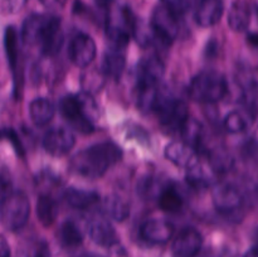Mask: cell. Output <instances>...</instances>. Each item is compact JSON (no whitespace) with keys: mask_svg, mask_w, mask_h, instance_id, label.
I'll use <instances>...</instances> for the list:
<instances>
[{"mask_svg":"<svg viewBox=\"0 0 258 257\" xmlns=\"http://www.w3.org/2000/svg\"><path fill=\"white\" fill-rule=\"evenodd\" d=\"M122 150L116 144H95L76 154L71 160V170L88 179H98L121 160Z\"/></svg>","mask_w":258,"mask_h":257,"instance_id":"obj_1","label":"cell"},{"mask_svg":"<svg viewBox=\"0 0 258 257\" xmlns=\"http://www.w3.org/2000/svg\"><path fill=\"white\" fill-rule=\"evenodd\" d=\"M23 42L39 45L45 54H54L62 45L60 20L47 14H32L24 20L22 28Z\"/></svg>","mask_w":258,"mask_h":257,"instance_id":"obj_2","label":"cell"},{"mask_svg":"<svg viewBox=\"0 0 258 257\" xmlns=\"http://www.w3.org/2000/svg\"><path fill=\"white\" fill-rule=\"evenodd\" d=\"M59 111L63 117L82 134H91L95 130L92 120L97 116V105L91 93L81 92L68 95L60 100Z\"/></svg>","mask_w":258,"mask_h":257,"instance_id":"obj_3","label":"cell"},{"mask_svg":"<svg viewBox=\"0 0 258 257\" xmlns=\"http://www.w3.org/2000/svg\"><path fill=\"white\" fill-rule=\"evenodd\" d=\"M228 91V83L222 73L217 71H202L188 86L191 100L202 103L219 102Z\"/></svg>","mask_w":258,"mask_h":257,"instance_id":"obj_4","label":"cell"},{"mask_svg":"<svg viewBox=\"0 0 258 257\" xmlns=\"http://www.w3.org/2000/svg\"><path fill=\"white\" fill-rule=\"evenodd\" d=\"M136 18L128 7H110L106 20V34L116 49H123L130 42Z\"/></svg>","mask_w":258,"mask_h":257,"instance_id":"obj_5","label":"cell"},{"mask_svg":"<svg viewBox=\"0 0 258 257\" xmlns=\"http://www.w3.org/2000/svg\"><path fill=\"white\" fill-rule=\"evenodd\" d=\"M30 216L29 198L23 191H12L0 204V219L9 231H19Z\"/></svg>","mask_w":258,"mask_h":257,"instance_id":"obj_6","label":"cell"},{"mask_svg":"<svg viewBox=\"0 0 258 257\" xmlns=\"http://www.w3.org/2000/svg\"><path fill=\"white\" fill-rule=\"evenodd\" d=\"M154 111L158 115L160 125L170 131L180 130L189 118L188 105L179 98L159 96Z\"/></svg>","mask_w":258,"mask_h":257,"instance_id":"obj_7","label":"cell"},{"mask_svg":"<svg viewBox=\"0 0 258 257\" xmlns=\"http://www.w3.org/2000/svg\"><path fill=\"white\" fill-rule=\"evenodd\" d=\"M213 198V204L219 213L224 216H232L243 206V197L239 191L238 188H236L232 184H219L213 189L212 193Z\"/></svg>","mask_w":258,"mask_h":257,"instance_id":"obj_8","label":"cell"},{"mask_svg":"<svg viewBox=\"0 0 258 257\" xmlns=\"http://www.w3.org/2000/svg\"><path fill=\"white\" fill-rule=\"evenodd\" d=\"M151 27L156 33L168 43H171L179 35L180 25H179L178 15L171 13L165 7H156L151 15Z\"/></svg>","mask_w":258,"mask_h":257,"instance_id":"obj_9","label":"cell"},{"mask_svg":"<svg viewBox=\"0 0 258 257\" xmlns=\"http://www.w3.org/2000/svg\"><path fill=\"white\" fill-rule=\"evenodd\" d=\"M96 43L92 38L85 33H80L71 40L68 54L75 66L80 68L88 67L96 57Z\"/></svg>","mask_w":258,"mask_h":257,"instance_id":"obj_10","label":"cell"},{"mask_svg":"<svg viewBox=\"0 0 258 257\" xmlns=\"http://www.w3.org/2000/svg\"><path fill=\"white\" fill-rule=\"evenodd\" d=\"M75 135L70 128L54 127L50 128L43 139V145L47 153L53 156L66 155L75 146Z\"/></svg>","mask_w":258,"mask_h":257,"instance_id":"obj_11","label":"cell"},{"mask_svg":"<svg viewBox=\"0 0 258 257\" xmlns=\"http://www.w3.org/2000/svg\"><path fill=\"white\" fill-rule=\"evenodd\" d=\"M203 244V237L197 229L184 228L179 232L171 246L173 257H196Z\"/></svg>","mask_w":258,"mask_h":257,"instance_id":"obj_12","label":"cell"},{"mask_svg":"<svg viewBox=\"0 0 258 257\" xmlns=\"http://www.w3.org/2000/svg\"><path fill=\"white\" fill-rule=\"evenodd\" d=\"M165 73V66L159 57L144 58L138 68V88L156 87Z\"/></svg>","mask_w":258,"mask_h":257,"instance_id":"obj_13","label":"cell"},{"mask_svg":"<svg viewBox=\"0 0 258 257\" xmlns=\"http://www.w3.org/2000/svg\"><path fill=\"white\" fill-rule=\"evenodd\" d=\"M173 234L174 226L165 219H149L140 228V236L145 241L155 244L166 243Z\"/></svg>","mask_w":258,"mask_h":257,"instance_id":"obj_14","label":"cell"},{"mask_svg":"<svg viewBox=\"0 0 258 257\" xmlns=\"http://www.w3.org/2000/svg\"><path fill=\"white\" fill-rule=\"evenodd\" d=\"M165 156L168 160L181 168H190L198 163L196 149L185 144L184 141H171L165 148Z\"/></svg>","mask_w":258,"mask_h":257,"instance_id":"obj_15","label":"cell"},{"mask_svg":"<svg viewBox=\"0 0 258 257\" xmlns=\"http://www.w3.org/2000/svg\"><path fill=\"white\" fill-rule=\"evenodd\" d=\"M223 12V0H201L196 13V20L201 27H212L221 20Z\"/></svg>","mask_w":258,"mask_h":257,"instance_id":"obj_16","label":"cell"},{"mask_svg":"<svg viewBox=\"0 0 258 257\" xmlns=\"http://www.w3.org/2000/svg\"><path fill=\"white\" fill-rule=\"evenodd\" d=\"M90 237L95 243L103 247H111L118 243V236L110 222L105 219H93L88 226Z\"/></svg>","mask_w":258,"mask_h":257,"instance_id":"obj_17","label":"cell"},{"mask_svg":"<svg viewBox=\"0 0 258 257\" xmlns=\"http://www.w3.org/2000/svg\"><path fill=\"white\" fill-rule=\"evenodd\" d=\"M64 201L68 206L76 209H87L95 206L100 201L97 191L85 190L80 188H68L64 191Z\"/></svg>","mask_w":258,"mask_h":257,"instance_id":"obj_18","label":"cell"},{"mask_svg":"<svg viewBox=\"0 0 258 257\" xmlns=\"http://www.w3.org/2000/svg\"><path fill=\"white\" fill-rule=\"evenodd\" d=\"M54 105L48 98H35L29 103V115L37 126H45L54 116Z\"/></svg>","mask_w":258,"mask_h":257,"instance_id":"obj_19","label":"cell"},{"mask_svg":"<svg viewBox=\"0 0 258 257\" xmlns=\"http://www.w3.org/2000/svg\"><path fill=\"white\" fill-rule=\"evenodd\" d=\"M251 22V9L246 2L233 3L228 14V25L234 32H243Z\"/></svg>","mask_w":258,"mask_h":257,"instance_id":"obj_20","label":"cell"},{"mask_svg":"<svg viewBox=\"0 0 258 257\" xmlns=\"http://www.w3.org/2000/svg\"><path fill=\"white\" fill-rule=\"evenodd\" d=\"M126 59L125 55L120 52V49L112 48L110 52L105 54L102 62V72L106 77L115 78V80H120L122 76L123 71H125Z\"/></svg>","mask_w":258,"mask_h":257,"instance_id":"obj_21","label":"cell"},{"mask_svg":"<svg viewBox=\"0 0 258 257\" xmlns=\"http://www.w3.org/2000/svg\"><path fill=\"white\" fill-rule=\"evenodd\" d=\"M103 212L110 218L122 222L130 216V204L118 194H111L103 201Z\"/></svg>","mask_w":258,"mask_h":257,"instance_id":"obj_22","label":"cell"},{"mask_svg":"<svg viewBox=\"0 0 258 257\" xmlns=\"http://www.w3.org/2000/svg\"><path fill=\"white\" fill-rule=\"evenodd\" d=\"M58 214L57 202L49 196H40L37 202V217L44 227L52 226Z\"/></svg>","mask_w":258,"mask_h":257,"instance_id":"obj_23","label":"cell"},{"mask_svg":"<svg viewBox=\"0 0 258 257\" xmlns=\"http://www.w3.org/2000/svg\"><path fill=\"white\" fill-rule=\"evenodd\" d=\"M58 239L63 246L71 248V247H77L82 243L83 234L76 222L68 219L60 224L58 229Z\"/></svg>","mask_w":258,"mask_h":257,"instance_id":"obj_24","label":"cell"},{"mask_svg":"<svg viewBox=\"0 0 258 257\" xmlns=\"http://www.w3.org/2000/svg\"><path fill=\"white\" fill-rule=\"evenodd\" d=\"M158 204L161 211L168 212V213H176L183 207V198L174 188H166L161 190Z\"/></svg>","mask_w":258,"mask_h":257,"instance_id":"obj_25","label":"cell"},{"mask_svg":"<svg viewBox=\"0 0 258 257\" xmlns=\"http://www.w3.org/2000/svg\"><path fill=\"white\" fill-rule=\"evenodd\" d=\"M183 141L191 148H198L202 143V135H203V128L202 125L194 118H188L180 128Z\"/></svg>","mask_w":258,"mask_h":257,"instance_id":"obj_26","label":"cell"},{"mask_svg":"<svg viewBox=\"0 0 258 257\" xmlns=\"http://www.w3.org/2000/svg\"><path fill=\"white\" fill-rule=\"evenodd\" d=\"M241 103L246 112L254 118L258 113V82H251L243 88Z\"/></svg>","mask_w":258,"mask_h":257,"instance_id":"obj_27","label":"cell"},{"mask_svg":"<svg viewBox=\"0 0 258 257\" xmlns=\"http://www.w3.org/2000/svg\"><path fill=\"white\" fill-rule=\"evenodd\" d=\"M5 50H7L10 68H12L13 72H15L18 66L19 50H18L17 32H15V29L13 27H8L7 30H5Z\"/></svg>","mask_w":258,"mask_h":257,"instance_id":"obj_28","label":"cell"},{"mask_svg":"<svg viewBox=\"0 0 258 257\" xmlns=\"http://www.w3.org/2000/svg\"><path fill=\"white\" fill-rule=\"evenodd\" d=\"M248 126L247 117L239 111H232L224 118V127L231 134L243 133Z\"/></svg>","mask_w":258,"mask_h":257,"instance_id":"obj_29","label":"cell"},{"mask_svg":"<svg viewBox=\"0 0 258 257\" xmlns=\"http://www.w3.org/2000/svg\"><path fill=\"white\" fill-rule=\"evenodd\" d=\"M211 165L213 170L218 173H224L228 171L233 165V159L231 154L227 153L224 149H217L211 154Z\"/></svg>","mask_w":258,"mask_h":257,"instance_id":"obj_30","label":"cell"},{"mask_svg":"<svg viewBox=\"0 0 258 257\" xmlns=\"http://www.w3.org/2000/svg\"><path fill=\"white\" fill-rule=\"evenodd\" d=\"M186 181L190 184L194 188H204V186H208L209 176L207 175V173L204 171L203 166L199 164V161L194 165H191L190 168H188L186 171Z\"/></svg>","mask_w":258,"mask_h":257,"instance_id":"obj_31","label":"cell"},{"mask_svg":"<svg viewBox=\"0 0 258 257\" xmlns=\"http://www.w3.org/2000/svg\"><path fill=\"white\" fill-rule=\"evenodd\" d=\"M105 77L102 71H88L82 76V87L85 92L91 93L92 91H98L103 86Z\"/></svg>","mask_w":258,"mask_h":257,"instance_id":"obj_32","label":"cell"},{"mask_svg":"<svg viewBox=\"0 0 258 257\" xmlns=\"http://www.w3.org/2000/svg\"><path fill=\"white\" fill-rule=\"evenodd\" d=\"M161 3H163V7L179 17L180 14L188 12L191 2L190 0H161Z\"/></svg>","mask_w":258,"mask_h":257,"instance_id":"obj_33","label":"cell"},{"mask_svg":"<svg viewBox=\"0 0 258 257\" xmlns=\"http://www.w3.org/2000/svg\"><path fill=\"white\" fill-rule=\"evenodd\" d=\"M10 193H12V180L8 175L0 173V204Z\"/></svg>","mask_w":258,"mask_h":257,"instance_id":"obj_34","label":"cell"},{"mask_svg":"<svg viewBox=\"0 0 258 257\" xmlns=\"http://www.w3.org/2000/svg\"><path fill=\"white\" fill-rule=\"evenodd\" d=\"M4 135L7 136L10 141H12L13 145H14V148H15V150H17L20 155H23V145H22V143H20V140H19V138H18L17 134L9 128V130L4 131Z\"/></svg>","mask_w":258,"mask_h":257,"instance_id":"obj_35","label":"cell"},{"mask_svg":"<svg viewBox=\"0 0 258 257\" xmlns=\"http://www.w3.org/2000/svg\"><path fill=\"white\" fill-rule=\"evenodd\" d=\"M43 5L48 9L52 10H57V9H62L63 7L66 5L67 0H40Z\"/></svg>","mask_w":258,"mask_h":257,"instance_id":"obj_36","label":"cell"},{"mask_svg":"<svg viewBox=\"0 0 258 257\" xmlns=\"http://www.w3.org/2000/svg\"><path fill=\"white\" fill-rule=\"evenodd\" d=\"M0 257H10V246L3 234H0Z\"/></svg>","mask_w":258,"mask_h":257,"instance_id":"obj_37","label":"cell"},{"mask_svg":"<svg viewBox=\"0 0 258 257\" xmlns=\"http://www.w3.org/2000/svg\"><path fill=\"white\" fill-rule=\"evenodd\" d=\"M244 257H258V244L257 246L252 247L249 251H247V253L244 254Z\"/></svg>","mask_w":258,"mask_h":257,"instance_id":"obj_38","label":"cell"},{"mask_svg":"<svg viewBox=\"0 0 258 257\" xmlns=\"http://www.w3.org/2000/svg\"><path fill=\"white\" fill-rule=\"evenodd\" d=\"M96 2H97V4L100 5V7H103V8H110L111 5L113 4V2H115V0H96Z\"/></svg>","mask_w":258,"mask_h":257,"instance_id":"obj_39","label":"cell"},{"mask_svg":"<svg viewBox=\"0 0 258 257\" xmlns=\"http://www.w3.org/2000/svg\"><path fill=\"white\" fill-rule=\"evenodd\" d=\"M248 40L251 43H253V44L258 45V34H251L248 35Z\"/></svg>","mask_w":258,"mask_h":257,"instance_id":"obj_40","label":"cell"},{"mask_svg":"<svg viewBox=\"0 0 258 257\" xmlns=\"http://www.w3.org/2000/svg\"><path fill=\"white\" fill-rule=\"evenodd\" d=\"M34 257H48V256L45 253H43V252H38Z\"/></svg>","mask_w":258,"mask_h":257,"instance_id":"obj_41","label":"cell"},{"mask_svg":"<svg viewBox=\"0 0 258 257\" xmlns=\"http://www.w3.org/2000/svg\"><path fill=\"white\" fill-rule=\"evenodd\" d=\"M80 257H98V256H95V254H82V256Z\"/></svg>","mask_w":258,"mask_h":257,"instance_id":"obj_42","label":"cell"}]
</instances>
